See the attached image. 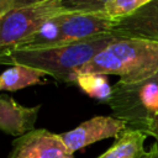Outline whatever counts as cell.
<instances>
[{"mask_svg": "<svg viewBox=\"0 0 158 158\" xmlns=\"http://www.w3.org/2000/svg\"><path fill=\"white\" fill-rule=\"evenodd\" d=\"M120 38L122 37L110 32L59 47L12 49L0 56V60L2 64H22L40 69L56 80L73 85L77 73L98 53Z\"/></svg>", "mask_w": 158, "mask_h": 158, "instance_id": "6da1fadb", "label": "cell"}, {"mask_svg": "<svg viewBox=\"0 0 158 158\" xmlns=\"http://www.w3.org/2000/svg\"><path fill=\"white\" fill-rule=\"evenodd\" d=\"M156 72H158V43L122 37L98 53L77 75L84 73L116 75L121 84H135L146 80Z\"/></svg>", "mask_w": 158, "mask_h": 158, "instance_id": "7a4b0ae2", "label": "cell"}, {"mask_svg": "<svg viewBox=\"0 0 158 158\" xmlns=\"http://www.w3.org/2000/svg\"><path fill=\"white\" fill-rule=\"evenodd\" d=\"M116 22L99 14L64 12L46 22L40 31L15 49H38L69 44L96 35L110 33Z\"/></svg>", "mask_w": 158, "mask_h": 158, "instance_id": "3957f363", "label": "cell"}, {"mask_svg": "<svg viewBox=\"0 0 158 158\" xmlns=\"http://www.w3.org/2000/svg\"><path fill=\"white\" fill-rule=\"evenodd\" d=\"M115 117L128 127L146 132L147 122L158 111V72L146 80L135 84L116 83L112 96L106 101Z\"/></svg>", "mask_w": 158, "mask_h": 158, "instance_id": "277c9868", "label": "cell"}, {"mask_svg": "<svg viewBox=\"0 0 158 158\" xmlns=\"http://www.w3.org/2000/svg\"><path fill=\"white\" fill-rule=\"evenodd\" d=\"M64 12L69 11L64 9L62 0H48L0 15V56L15 49L46 22Z\"/></svg>", "mask_w": 158, "mask_h": 158, "instance_id": "5b68a950", "label": "cell"}, {"mask_svg": "<svg viewBox=\"0 0 158 158\" xmlns=\"http://www.w3.org/2000/svg\"><path fill=\"white\" fill-rule=\"evenodd\" d=\"M127 123L115 116H94L77 126L75 128L59 133L63 143L70 154L83 149L98 141L111 137H118L126 128Z\"/></svg>", "mask_w": 158, "mask_h": 158, "instance_id": "8992f818", "label": "cell"}, {"mask_svg": "<svg viewBox=\"0 0 158 158\" xmlns=\"http://www.w3.org/2000/svg\"><path fill=\"white\" fill-rule=\"evenodd\" d=\"M72 157L59 135L35 128L12 142L7 158H65Z\"/></svg>", "mask_w": 158, "mask_h": 158, "instance_id": "52a82bcc", "label": "cell"}, {"mask_svg": "<svg viewBox=\"0 0 158 158\" xmlns=\"http://www.w3.org/2000/svg\"><path fill=\"white\" fill-rule=\"evenodd\" d=\"M111 33L123 38H141L158 43V0L116 22Z\"/></svg>", "mask_w": 158, "mask_h": 158, "instance_id": "ba28073f", "label": "cell"}, {"mask_svg": "<svg viewBox=\"0 0 158 158\" xmlns=\"http://www.w3.org/2000/svg\"><path fill=\"white\" fill-rule=\"evenodd\" d=\"M41 105L23 106L12 96L1 94L0 96V128L4 133L21 137L35 130Z\"/></svg>", "mask_w": 158, "mask_h": 158, "instance_id": "9c48e42d", "label": "cell"}, {"mask_svg": "<svg viewBox=\"0 0 158 158\" xmlns=\"http://www.w3.org/2000/svg\"><path fill=\"white\" fill-rule=\"evenodd\" d=\"M147 136L142 130L127 127L116 137L114 144L98 158H142L147 153L144 149Z\"/></svg>", "mask_w": 158, "mask_h": 158, "instance_id": "30bf717a", "label": "cell"}, {"mask_svg": "<svg viewBox=\"0 0 158 158\" xmlns=\"http://www.w3.org/2000/svg\"><path fill=\"white\" fill-rule=\"evenodd\" d=\"M46 77L44 72L28 65H11L0 77V90L11 93L32 85L46 84Z\"/></svg>", "mask_w": 158, "mask_h": 158, "instance_id": "8fae6325", "label": "cell"}, {"mask_svg": "<svg viewBox=\"0 0 158 158\" xmlns=\"http://www.w3.org/2000/svg\"><path fill=\"white\" fill-rule=\"evenodd\" d=\"M74 84L78 85L79 89L90 98L102 101L105 104L112 96V86L110 85L107 77L104 74H98V73L78 74Z\"/></svg>", "mask_w": 158, "mask_h": 158, "instance_id": "7c38bea8", "label": "cell"}, {"mask_svg": "<svg viewBox=\"0 0 158 158\" xmlns=\"http://www.w3.org/2000/svg\"><path fill=\"white\" fill-rule=\"evenodd\" d=\"M152 0H111L104 10V16L117 22L142 9Z\"/></svg>", "mask_w": 158, "mask_h": 158, "instance_id": "4fadbf2b", "label": "cell"}, {"mask_svg": "<svg viewBox=\"0 0 158 158\" xmlns=\"http://www.w3.org/2000/svg\"><path fill=\"white\" fill-rule=\"evenodd\" d=\"M111 0H62V5L69 12H85L102 15Z\"/></svg>", "mask_w": 158, "mask_h": 158, "instance_id": "5bb4252c", "label": "cell"}, {"mask_svg": "<svg viewBox=\"0 0 158 158\" xmlns=\"http://www.w3.org/2000/svg\"><path fill=\"white\" fill-rule=\"evenodd\" d=\"M48 0H0V15L12 10V9H19L28 5H35L40 2H44Z\"/></svg>", "mask_w": 158, "mask_h": 158, "instance_id": "9a60e30c", "label": "cell"}, {"mask_svg": "<svg viewBox=\"0 0 158 158\" xmlns=\"http://www.w3.org/2000/svg\"><path fill=\"white\" fill-rule=\"evenodd\" d=\"M146 133L148 136L153 137L154 141L158 143V111H156L148 120L147 127H146Z\"/></svg>", "mask_w": 158, "mask_h": 158, "instance_id": "2e32d148", "label": "cell"}, {"mask_svg": "<svg viewBox=\"0 0 158 158\" xmlns=\"http://www.w3.org/2000/svg\"><path fill=\"white\" fill-rule=\"evenodd\" d=\"M148 158H158V143L157 142H154L151 146L148 151Z\"/></svg>", "mask_w": 158, "mask_h": 158, "instance_id": "e0dca14e", "label": "cell"}, {"mask_svg": "<svg viewBox=\"0 0 158 158\" xmlns=\"http://www.w3.org/2000/svg\"><path fill=\"white\" fill-rule=\"evenodd\" d=\"M142 158H148V152H147V153H146V154H144Z\"/></svg>", "mask_w": 158, "mask_h": 158, "instance_id": "ac0fdd59", "label": "cell"}, {"mask_svg": "<svg viewBox=\"0 0 158 158\" xmlns=\"http://www.w3.org/2000/svg\"><path fill=\"white\" fill-rule=\"evenodd\" d=\"M65 158H73V157H65Z\"/></svg>", "mask_w": 158, "mask_h": 158, "instance_id": "d6986e66", "label": "cell"}]
</instances>
